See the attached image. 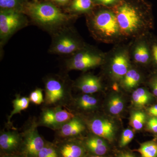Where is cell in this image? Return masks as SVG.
<instances>
[{"label": "cell", "instance_id": "obj_4", "mask_svg": "<svg viewBox=\"0 0 157 157\" xmlns=\"http://www.w3.org/2000/svg\"><path fill=\"white\" fill-rule=\"evenodd\" d=\"M51 35L52 39L48 49L51 54L70 55L86 45L71 25L62 28Z\"/></svg>", "mask_w": 157, "mask_h": 157}, {"label": "cell", "instance_id": "obj_31", "mask_svg": "<svg viewBox=\"0 0 157 157\" xmlns=\"http://www.w3.org/2000/svg\"><path fill=\"white\" fill-rule=\"evenodd\" d=\"M38 157H58L54 149L51 147H44L39 152Z\"/></svg>", "mask_w": 157, "mask_h": 157}, {"label": "cell", "instance_id": "obj_17", "mask_svg": "<svg viewBox=\"0 0 157 157\" xmlns=\"http://www.w3.org/2000/svg\"><path fill=\"white\" fill-rule=\"evenodd\" d=\"M86 145L91 151L97 155H103L107 151L106 142L99 137H92L88 139Z\"/></svg>", "mask_w": 157, "mask_h": 157}, {"label": "cell", "instance_id": "obj_3", "mask_svg": "<svg viewBox=\"0 0 157 157\" xmlns=\"http://www.w3.org/2000/svg\"><path fill=\"white\" fill-rule=\"evenodd\" d=\"M88 14V28L93 38L97 41L112 43L124 38L112 8L104 7Z\"/></svg>", "mask_w": 157, "mask_h": 157}, {"label": "cell", "instance_id": "obj_11", "mask_svg": "<svg viewBox=\"0 0 157 157\" xmlns=\"http://www.w3.org/2000/svg\"><path fill=\"white\" fill-rule=\"evenodd\" d=\"M74 118V115L65 109H48L43 113L42 121L47 125L55 126L64 123Z\"/></svg>", "mask_w": 157, "mask_h": 157}, {"label": "cell", "instance_id": "obj_19", "mask_svg": "<svg viewBox=\"0 0 157 157\" xmlns=\"http://www.w3.org/2000/svg\"><path fill=\"white\" fill-rule=\"evenodd\" d=\"M151 95L145 89L140 88L135 90L132 94V99L135 105L142 106L147 104L151 99Z\"/></svg>", "mask_w": 157, "mask_h": 157}, {"label": "cell", "instance_id": "obj_33", "mask_svg": "<svg viewBox=\"0 0 157 157\" xmlns=\"http://www.w3.org/2000/svg\"><path fill=\"white\" fill-rule=\"evenodd\" d=\"M151 87L152 88L154 94L157 97V78L155 76L153 78L151 82Z\"/></svg>", "mask_w": 157, "mask_h": 157}, {"label": "cell", "instance_id": "obj_20", "mask_svg": "<svg viewBox=\"0 0 157 157\" xmlns=\"http://www.w3.org/2000/svg\"><path fill=\"white\" fill-rule=\"evenodd\" d=\"M61 154L63 157H80L83 154V149L76 144H67L62 147Z\"/></svg>", "mask_w": 157, "mask_h": 157}, {"label": "cell", "instance_id": "obj_24", "mask_svg": "<svg viewBox=\"0 0 157 157\" xmlns=\"http://www.w3.org/2000/svg\"><path fill=\"white\" fill-rule=\"evenodd\" d=\"M109 112L113 114L120 113L124 108V103L121 97L114 96L109 100L108 103Z\"/></svg>", "mask_w": 157, "mask_h": 157}, {"label": "cell", "instance_id": "obj_9", "mask_svg": "<svg viewBox=\"0 0 157 157\" xmlns=\"http://www.w3.org/2000/svg\"><path fill=\"white\" fill-rule=\"evenodd\" d=\"M45 101L47 104H55L63 97L64 87L59 79L49 78L45 82Z\"/></svg>", "mask_w": 157, "mask_h": 157}, {"label": "cell", "instance_id": "obj_10", "mask_svg": "<svg viewBox=\"0 0 157 157\" xmlns=\"http://www.w3.org/2000/svg\"><path fill=\"white\" fill-rule=\"evenodd\" d=\"M90 127L93 133L99 137L109 141L113 140L115 135V127L107 120L96 118L91 122Z\"/></svg>", "mask_w": 157, "mask_h": 157}, {"label": "cell", "instance_id": "obj_13", "mask_svg": "<svg viewBox=\"0 0 157 157\" xmlns=\"http://www.w3.org/2000/svg\"><path fill=\"white\" fill-rule=\"evenodd\" d=\"M76 86L86 94L97 92L102 87L100 78L91 75H85L79 78L76 82Z\"/></svg>", "mask_w": 157, "mask_h": 157}, {"label": "cell", "instance_id": "obj_38", "mask_svg": "<svg viewBox=\"0 0 157 157\" xmlns=\"http://www.w3.org/2000/svg\"><path fill=\"white\" fill-rule=\"evenodd\" d=\"M35 1V2H38V0H34Z\"/></svg>", "mask_w": 157, "mask_h": 157}, {"label": "cell", "instance_id": "obj_32", "mask_svg": "<svg viewBox=\"0 0 157 157\" xmlns=\"http://www.w3.org/2000/svg\"><path fill=\"white\" fill-rule=\"evenodd\" d=\"M149 129L154 133H157V117H153L147 122Z\"/></svg>", "mask_w": 157, "mask_h": 157}, {"label": "cell", "instance_id": "obj_27", "mask_svg": "<svg viewBox=\"0 0 157 157\" xmlns=\"http://www.w3.org/2000/svg\"><path fill=\"white\" fill-rule=\"evenodd\" d=\"M148 39L151 52L152 64L157 68V37L150 34Z\"/></svg>", "mask_w": 157, "mask_h": 157}, {"label": "cell", "instance_id": "obj_37", "mask_svg": "<svg viewBox=\"0 0 157 157\" xmlns=\"http://www.w3.org/2000/svg\"><path fill=\"white\" fill-rule=\"evenodd\" d=\"M91 157H104L102 156L101 155H96V156H91Z\"/></svg>", "mask_w": 157, "mask_h": 157}, {"label": "cell", "instance_id": "obj_25", "mask_svg": "<svg viewBox=\"0 0 157 157\" xmlns=\"http://www.w3.org/2000/svg\"><path fill=\"white\" fill-rule=\"evenodd\" d=\"M25 4L24 0H0L1 9H14L22 11Z\"/></svg>", "mask_w": 157, "mask_h": 157}, {"label": "cell", "instance_id": "obj_39", "mask_svg": "<svg viewBox=\"0 0 157 157\" xmlns=\"http://www.w3.org/2000/svg\"></svg>", "mask_w": 157, "mask_h": 157}, {"label": "cell", "instance_id": "obj_8", "mask_svg": "<svg viewBox=\"0 0 157 157\" xmlns=\"http://www.w3.org/2000/svg\"><path fill=\"white\" fill-rule=\"evenodd\" d=\"M149 36V35H148ZM138 39L132 50L133 59L136 63L140 64L148 65L152 64L151 52L148 36Z\"/></svg>", "mask_w": 157, "mask_h": 157}, {"label": "cell", "instance_id": "obj_23", "mask_svg": "<svg viewBox=\"0 0 157 157\" xmlns=\"http://www.w3.org/2000/svg\"><path fill=\"white\" fill-rule=\"evenodd\" d=\"M146 119V115L144 113L141 111H136L133 113L131 116L130 125L135 130H140L143 128Z\"/></svg>", "mask_w": 157, "mask_h": 157}, {"label": "cell", "instance_id": "obj_22", "mask_svg": "<svg viewBox=\"0 0 157 157\" xmlns=\"http://www.w3.org/2000/svg\"><path fill=\"white\" fill-rule=\"evenodd\" d=\"M29 98L26 97L17 98L12 101L14 109L11 112L9 119L10 120L14 114L19 113L22 110L27 109L29 104Z\"/></svg>", "mask_w": 157, "mask_h": 157}, {"label": "cell", "instance_id": "obj_12", "mask_svg": "<svg viewBox=\"0 0 157 157\" xmlns=\"http://www.w3.org/2000/svg\"><path fill=\"white\" fill-rule=\"evenodd\" d=\"M27 152L32 156H38L39 152L44 147V142L38 131L33 128L28 133L25 139Z\"/></svg>", "mask_w": 157, "mask_h": 157}, {"label": "cell", "instance_id": "obj_36", "mask_svg": "<svg viewBox=\"0 0 157 157\" xmlns=\"http://www.w3.org/2000/svg\"><path fill=\"white\" fill-rule=\"evenodd\" d=\"M118 157H135L133 155L129 153H124Z\"/></svg>", "mask_w": 157, "mask_h": 157}, {"label": "cell", "instance_id": "obj_16", "mask_svg": "<svg viewBox=\"0 0 157 157\" xmlns=\"http://www.w3.org/2000/svg\"><path fill=\"white\" fill-rule=\"evenodd\" d=\"M19 141V136L16 133L5 132L0 136V146L5 150H11L17 146Z\"/></svg>", "mask_w": 157, "mask_h": 157}, {"label": "cell", "instance_id": "obj_18", "mask_svg": "<svg viewBox=\"0 0 157 157\" xmlns=\"http://www.w3.org/2000/svg\"><path fill=\"white\" fill-rule=\"evenodd\" d=\"M140 74L135 69H130L122 78V84L127 89L135 87L140 81Z\"/></svg>", "mask_w": 157, "mask_h": 157}, {"label": "cell", "instance_id": "obj_35", "mask_svg": "<svg viewBox=\"0 0 157 157\" xmlns=\"http://www.w3.org/2000/svg\"><path fill=\"white\" fill-rule=\"evenodd\" d=\"M51 1L58 5L65 6L68 4L70 0H51Z\"/></svg>", "mask_w": 157, "mask_h": 157}, {"label": "cell", "instance_id": "obj_14", "mask_svg": "<svg viewBox=\"0 0 157 157\" xmlns=\"http://www.w3.org/2000/svg\"><path fill=\"white\" fill-rule=\"evenodd\" d=\"M85 127L79 120L73 118L62 127L61 134L64 137H71L78 135L84 130Z\"/></svg>", "mask_w": 157, "mask_h": 157}, {"label": "cell", "instance_id": "obj_1", "mask_svg": "<svg viewBox=\"0 0 157 157\" xmlns=\"http://www.w3.org/2000/svg\"><path fill=\"white\" fill-rule=\"evenodd\" d=\"M112 9L124 38L138 39L151 34L154 22L151 5L146 0H121Z\"/></svg>", "mask_w": 157, "mask_h": 157}, {"label": "cell", "instance_id": "obj_29", "mask_svg": "<svg viewBox=\"0 0 157 157\" xmlns=\"http://www.w3.org/2000/svg\"><path fill=\"white\" fill-rule=\"evenodd\" d=\"M30 101L34 104L39 105L44 101L42 90L37 89L32 92L30 95Z\"/></svg>", "mask_w": 157, "mask_h": 157}, {"label": "cell", "instance_id": "obj_21", "mask_svg": "<svg viewBox=\"0 0 157 157\" xmlns=\"http://www.w3.org/2000/svg\"><path fill=\"white\" fill-rule=\"evenodd\" d=\"M137 151L141 157H157V144L152 141L142 144Z\"/></svg>", "mask_w": 157, "mask_h": 157}, {"label": "cell", "instance_id": "obj_6", "mask_svg": "<svg viewBox=\"0 0 157 157\" xmlns=\"http://www.w3.org/2000/svg\"><path fill=\"white\" fill-rule=\"evenodd\" d=\"M28 20L22 11L14 9H1L0 40L1 47L17 31L28 25Z\"/></svg>", "mask_w": 157, "mask_h": 157}, {"label": "cell", "instance_id": "obj_15", "mask_svg": "<svg viewBox=\"0 0 157 157\" xmlns=\"http://www.w3.org/2000/svg\"><path fill=\"white\" fill-rule=\"evenodd\" d=\"M94 6L93 0H72L69 11L75 14H89Z\"/></svg>", "mask_w": 157, "mask_h": 157}, {"label": "cell", "instance_id": "obj_34", "mask_svg": "<svg viewBox=\"0 0 157 157\" xmlns=\"http://www.w3.org/2000/svg\"><path fill=\"white\" fill-rule=\"evenodd\" d=\"M148 112L150 115L157 117V105L151 107L149 109Z\"/></svg>", "mask_w": 157, "mask_h": 157}, {"label": "cell", "instance_id": "obj_2", "mask_svg": "<svg viewBox=\"0 0 157 157\" xmlns=\"http://www.w3.org/2000/svg\"><path fill=\"white\" fill-rule=\"evenodd\" d=\"M22 12L35 24L51 33L71 25L75 16L65 13L54 4L48 2L26 3Z\"/></svg>", "mask_w": 157, "mask_h": 157}, {"label": "cell", "instance_id": "obj_28", "mask_svg": "<svg viewBox=\"0 0 157 157\" xmlns=\"http://www.w3.org/2000/svg\"><path fill=\"white\" fill-rule=\"evenodd\" d=\"M134 137V132L130 129L124 130L122 135L120 142L121 147L125 146L130 143Z\"/></svg>", "mask_w": 157, "mask_h": 157}, {"label": "cell", "instance_id": "obj_7", "mask_svg": "<svg viewBox=\"0 0 157 157\" xmlns=\"http://www.w3.org/2000/svg\"><path fill=\"white\" fill-rule=\"evenodd\" d=\"M109 58V67L113 77L123 78L130 69V56L128 51L119 48L113 52Z\"/></svg>", "mask_w": 157, "mask_h": 157}, {"label": "cell", "instance_id": "obj_5", "mask_svg": "<svg viewBox=\"0 0 157 157\" xmlns=\"http://www.w3.org/2000/svg\"><path fill=\"white\" fill-rule=\"evenodd\" d=\"M106 56L98 49L86 45L83 48L69 55L66 61L68 70H86L101 65Z\"/></svg>", "mask_w": 157, "mask_h": 157}, {"label": "cell", "instance_id": "obj_26", "mask_svg": "<svg viewBox=\"0 0 157 157\" xmlns=\"http://www.w3.org/2000/svg\"><path fill=\"white\" fill-rule=\"evenodd\" d=\"M97 99L89 95L85 94L82 96L78 101V104L79 107L84 109H92L96 106L97 104Z\"/></svg>", "mask_w": 157, "mask_h": 157}, {"label": "cell", "instance_id": "obj_30", "mask_svg": "<svg viewBox=\"0 0 157 157\" xmlns=\"http://www.w3.org/2000/svg\"><path fill=\"white\" fill-rule=\"evenodd\" d=\"M121 0H93L95 6H102L107 8H112L117 5Z\"/></svg>", "mask_w": 157, "mask_h": 157}]
</instances>
